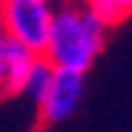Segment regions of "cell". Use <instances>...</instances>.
Here are the masks:
<instances>
[{"instance_id":"obj_1","label":"cell","mask_w":132,"mask_h":132,"mask_svg":"<svg viewBox=\"0 0 132 132\" xmlns=\"http://www.w3.org/2000/svg\"><path fill=\"white\" fill-rule=\"evenodd\" d=\"M107 30L110 25H105L87 5H65L55 10L43 55L55 67L87 72L105 47Z\"/></svg>"},{"instance_id":"obj_2","label":"cell","mask_w":132,"mask_h":132,"mask_svg":"<svg viewBox=\"0 0 132 132\" xmlns=\"http://www.w3.org/2000/svg\"><path fill=\"white\" fill-rule=\"evenodd\" d=\"M52 18H55V10L50 0H0L3 32L25 43L35 52L45 50Z\"/></svg>"},{"instance_id":"obj_3","label":"cell","mask_w":132,"mask_h":132,"mask_svg":"<svg viewBox=\"0 0 132 132\" xmlns=\"http://www.w3.org/2000/svg\"><path fill=\"white\" fill-rule=\"evenodd\" d=\"M82 92H85V72L57 67L47 95L40 100V122L57 125V122L67 120L77 110Z\"/></svg>"},{"instance_id":"obj_4","label":"cell","mask_w":132,"mask_h":132,"mask_svg":"<svg viewBox=\"0 0 132 132\" xmlns=\"http://www.w3.org/2000/svg\"><path fill=\"white\" fill-rule=\"evenodd\" d=\"M37 55L40 52H35L25 43L0 32V67H3V77H5V95L7 97L22 95L28 72Z\"/></svg>"},{"instance_id":"obj_5","label":"cell","mask_w":132,"mask_h":132,"mask_svg":"<svg viewBox=\"0 0 132 132\" xmlns=\"http://www.w3.org/2000/svg\"><path fill=\"white\" fill-rule=\"evenodd\" d=\"M55 70H57V67H55L50 60H47L43 52H40V55L35 57V62H32V67H30V72H28V80H25L22 95L30 97L32 102L40 105V100L47 95V90H50V85H52Z\"/></svg>"},{"instance_id":"obj_6","label":"cell","mask_w":132,"mask_h":132,"mask_svg":"<svg viewBox=\"0 0 132 132\" xmlns=\"http://www.w3.org/2000/svg\"><path fill=\"white\" fill-rule=\"evenodd\" d=\"M87 7L110 28H115V25H120L130 18V10L120 0H87Z\"/></svg>"},{"instance_id":"obj_7","label":"cell","mask_w":132,"mask_h":132,"mask_svg":"<svg viewBox=\"0 0 132 132\" xmlns=\"http://www.w3.org/2000/svg\"><path fill=\"white\" fill-rule=\"evenodd\" d=\"M3 97H7L5 95V77H3V67H0V100Z\"/></svg>"},{"instance_id":"obj_8","label":"cell","mask_w":132,"mask_h":132,"mask_svg":"<svg viewBox=\"0 0 132 132\" xmlns=\"http://www.w3.org/2000/svg\"><path fill=\"white\" fill-rule=\"evenodd\" d=\"M65 5H87V0H62Z\"/></svg>"},{"instance_id":"obj_9","label":"cell","mask_w":132,"mask_h":132,"mask_svg":"<svg viewBox=\"0 0 132 132\" xmlns=\"http://www.w3.org/2000/svg\"><path fill=\"white\" fill-rule=\"evenodd\" d=\"M120 3H122V5H125L127 10H130V15H132V0H120Z\"/></svg>"},{"instance_id":"obj_10","label":"cell","mask_w":132,"mask_h":132,"mask_svg":"<svg viewBox=\"0 0 132 132\" xmlns=\"http://www.w3.org/2000/svg\"><path fill=\"white\" fill-rule=\"evenodd\" d=\"M0 32H3V28H0Z\"/></svg>"},{"instance_id":"obj_11","label":"cell","mask_w":132,"mask_h":132,"mask_svg":"<svg viewBox=\"0 0 132 132\" xmlns=\"http://www.w3.org/2000/svg\"><path fill=\"white\" fill-rule=\"evenodd\" d=\"M50 3H52V0H50Z\"/></svg>"}]
</instances>
